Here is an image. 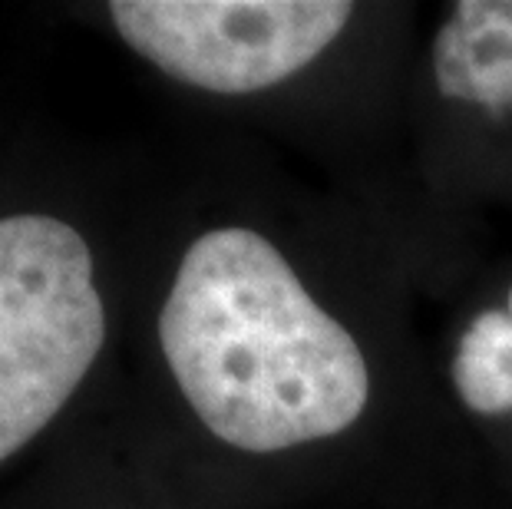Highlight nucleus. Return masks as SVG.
I'll use <instances>...</instances> for the list:
<instances>
[{"label":"nucleus","instance_id":"obj_1","mask_svg":"<svg viewBox=\"0 0 512 509\" xmlns=\"http://www.w3.org/2000/svg\"><path fill=\"white\" fill-rule=\"evenodd\" d=\"M159 344L195 417L245 453L337 437L370 400L354 334L242 225L205 232L182 255Z\"/></svg>","mask_w":512,"mask_h":509},{"label":"nucleus","instance_id":"obj_2","mask_svg":"<svg viewBox=\"0 0 512 509\" xmlns=\"http://www.w3.org/2000/svg\"><path fill=\"white\" fill-rule=\"evenodd\" d=\"M103 341L83 235L50 215L0 219V463L67 407Z\"/></svg>","mask_w":512,"mask_h":509},{"label":"nucleus","instance_id":"obj_3","mask_svg":"<svg viewBox=\"0 0 512 509\" xmlns=\"http://www.w3.org/2000/svg\"><path fill=\"white\" fill-rule=\"evenodd\" d=\"M347 0H116L113 27L172 80L258 93L321 57L351 20Z\"/></svg>","mask_w":512,"mask_h":509},{"label":"nucleus","instance_id":"obj_4","mask_svg":"<svg viewBox=\"0 0 512 509\" xmlns=\"http://www.w3.org/2000/svg\"><path fill=\"white\" fill-rule=\"evenodd\" d=\"M433 80L446 100L512 106V0H460L433 40Z\"/></svg>","mask_w":512,"mask_h":509},{"label":"nucleus","instance_id":"obj_5","mask_svg":"<svg viewBox=\"0 0 512 509\" xmlns=\"http://www.w3.org/2000/svg\"><path fill=\"white\" fill-rule=\"evenodd\" d=\"M456 394L476 414L512 410V318L506 308H486L463 331L453 357Z\"/></svg>","mask_w":512,"mask_h":509},{"label":"nucleus","instance_id":"obj_6","mask_svg":"<svg viewBox=\"0 0 512 509\" xmlns=\"http://www.w3.org/2000/svg\"><path fill=\"white\" fill-rule=\"evenodd\" d=\"M506 311H509V318H512V288H509V305H506Z\"/></svg>","mask_w":512,"mask_h":509}]
</instances>
